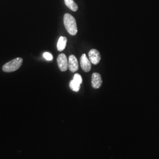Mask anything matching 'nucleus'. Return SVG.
Instances as JSON below:
<instances>
[{
	"instance_id": "nucleus-6",
	"label": "nucleus",
	"mask_w": 159,
	"mask_h": 159,
	"mask_svg": "<svg viewBox=\"0 0 159 159\" xmlns=\"http://www.w3.org/2000/svg\"><path fill=\"white\" fill-rule=\"evenodd\" d=\"M68 69L72 73H75L79 70V63L77 58L74 55L70 56L68 58Z\"/></svg>"
},
{
	"instance_id": "nucleus-11",
	"label": "nucleus",
	"mask_w": 159,
	"mask_h": 159,
	"mask_svg": "<svg viewBox=\"0 0 159 159\" xmlns=\"http://www.w3.org/2000/svg\"><path fill=\"white\" fill-rule=\"evenodd\" d=\"M73 80H74L75 82H77V83H79L80 85H81V84L82 83V81H83L81 76L79 74H75L74 75Z\"/></svg>"
},
{
	"instance_id": "nucleus-5",
	"label": "nucleus",
	"mask_w": 159,
	"mask_h": 159,
	"mask_svg": "<svg viewBox=\"0 0 159 159\" xmlns=\"http://www.w3.org/2000/svg\"><path fill=\"white\" fill-rule=\"evenodd\" d=\"M81 67L85 72H89L91 68V62L85 54H83L80 58Z\"/></svg>"
},
{
	"instance_id": "nucleus-9",
	"label": "nucleus",
	"mask_w": 159,
	"mask_h": 159,
	"mask_svg": "<svg viewBox=\"0 0 159 159\" xmlns=\"http://www.w3.org/2000/svg\"><path fill=\"white\" fill-rule=\"evenodd\" d=\"M65 4L73 11H77L78 10V6L74 2V0H64Z\"/></svg>"
},
{
	"instance_id": "nucleus-10",
	"label": "nucleus",
	"mask_w": 159,
	"mask_h": 159,
	"mask_svg": "<svg viewBox=\"0 0 159 159\" xmlns=\"http://www.w3.org/2000/svg\"><path fill=\"white\" fill-rule=\"evenodd\" d=\"M70 87L72 90L77 92V91H79L80 84L77 83V82H75L74 80H73L70 83Z\"/></svg>"
},
{
	"instance_id": "nucleus-1",
	"label": "nucleus",
	"mask_w": 159,
	"mask_h": 159,
	"mask_svg": "<svg viewBox=\"0 0 159 159\" xmlns=\"http://www.w3.org/2000/svg\"><path fill=\"white\" fill-rule=\"evenodd\" d=\"M64 24L69 34L75 35L77 33L78 30L76 21L74 17L70 14H66L64 16Z\"/></svg>"
},
{
	"instance_id": "nucleus-2",
	"label": "nucleus",
	"mask_w": 159,
	"mask_h": 159,
	"mask_svg": "<svg viewBox=\"0 0 159 159\" xmlns=\"http://www.w3.org/2000/svg\"><path fill=\"white\" fill-rule=\"evenodd\" d=\"M22 58H16L11 61L6 63L2 66V70L6 73H11L17 70L20 68L23 63Z\"/></svg>"
},
{
	"instance_id": "nucleus-4",
	"label": "nucleus",
	"mask_w": 159,
	"mask_h": 159,
	"mask_svg": "<svg viewBox=\"0 0 159 159\" xmlns=\"http://www.w3.org/2000/svg\"><path fill=\"white\" fill-rule=\"evenodd\" d=\"M89 57L90 62L92 64L97 65L100 61L101 56L99 51L96 49H92L89 52Z\"/></svg>"
},
{
	"instance_id": "nucleus-8",
	"label": "nucleus",
	"mask_w": 159,
	"mask_h": 159,
	"mask_svg": "<svg viewBox=\"0 0 159 159\" xmlns=\"http://www.w3.org/2000/svg\"><path fill=\"white\" fill-rule=\"evenodd\" d=\"M67 39L65 37H60L57 43V49L59 51H62L65 49L67 44Z\"/></svg>"
},
{
	"instance_id": "nucleus-12",
	"label": "nucleus",
	"mask_w": 159,
	"mask_h": 159,
	"mask_svg": "<svg viewBox=\"0 0 159 159\" xmlns=\"http://www.w3.org/2000/svg\"><path fill=\"white\" fill-rule=\"evenodd\" d=\"M43 57H44V58L45 59H46L47 60H48V61L52 60V58H53L52 54H51L49 53V52H44V53L43 54Z\"/></svg>"
},
{
	"instance_id": "nucleus-7",
	"label": "nucleus",
	"mask_w": 159,
	"mask_h": 159,
	"mask_svg": "<svg viewBox=\"0 0 159 159\" xmlns=\"http://www.w3.org/2000/svg\"><path fill=\"white\" fill-rule=\"evenodd\" d=\"M102 76L99 73H94L91 77V85L94 89H99L102 85Z\"/></svg>"
},
{
	"instance_id": "nucleus-3",
	"label": "nucleus",
	"mask_w": 159,
	"mask_h": 159,
	"mask_svg": "<svg viewBox=\"0 0 159 159\" xmlns=\"http://www.w3.org/2000/svg\"><path fill=\"white\" fill-rule=\"evenodd\" d=\"M58 67L61 71H66L68 68V61L64 54H61L57 57Z\"/></svg>"
}]
</instances>
